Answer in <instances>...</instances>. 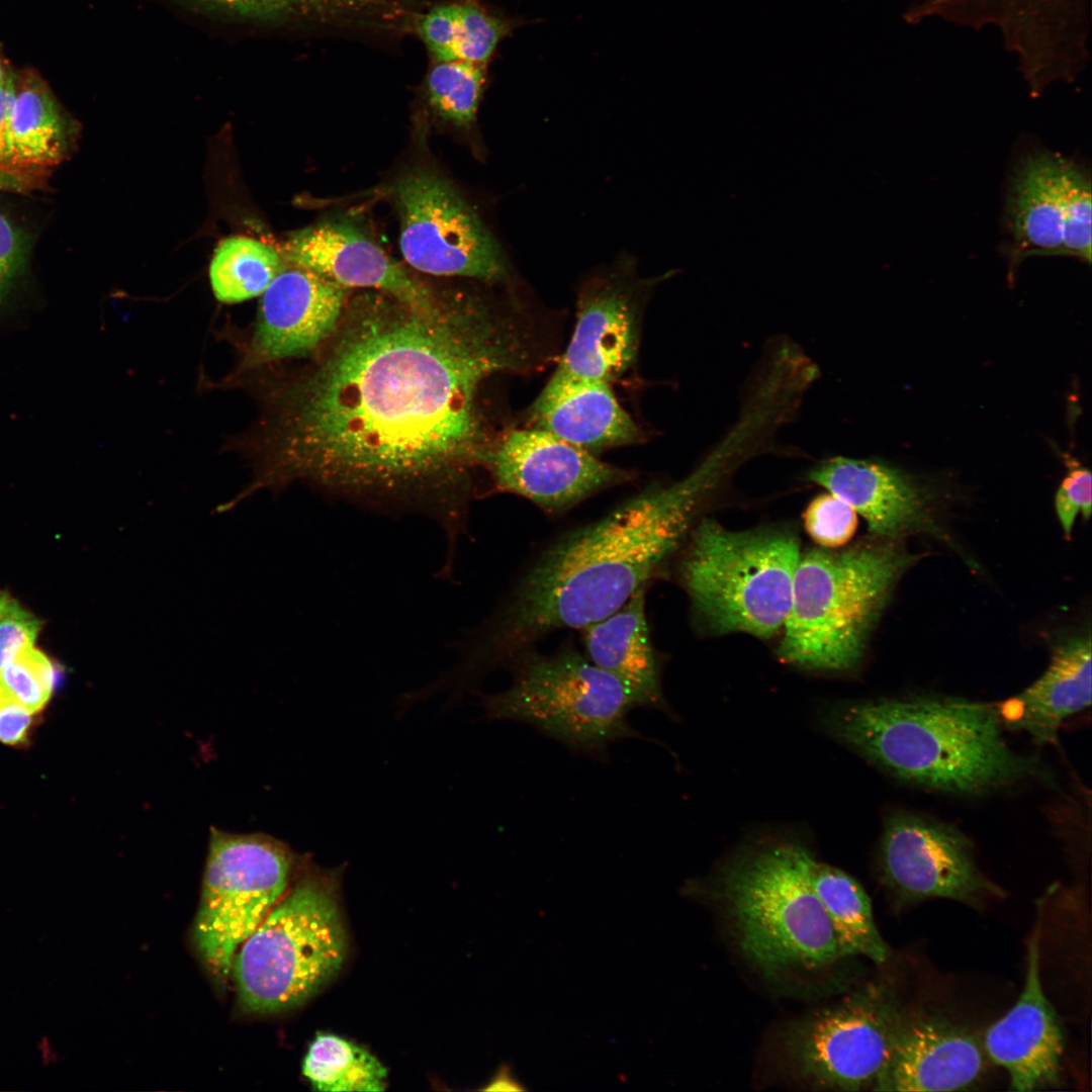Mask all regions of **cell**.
I'll return each mask as SVG.
<instances>
[{
	"label": "cell",
	"mask_w": 1092,
	"mask_h": 1092,
	"mask_svg": "<svg viewBox=\"0 0 1092 1092\" xmlns=\"http://www.w3.org/2000/svg\"><path fill=\"white\" fill-rule=\"evenodd\" d=\"M545 356L519 306L480 293L442 290L426 309L373 289L349 294L334 332L276 397L268 481L424 514L453 552L495 437L482 389Z\"/></svg>",
	"instance_id": "cell-1"
},
{
	"label": "cell",
	"mask_w": 1092,
	"mask_h": 1092,
	"mask_svg": "<svg viewBox=\"0 0 1092 1092\" xmlns=\"http://www.w3.org/2000/svg\"><path fill=\"white\" fill-rule=\"evenodd\" d=\"M706 470L650 485L549 544L463 647L461 667L481 679L544 636L581 630L646 587L690 530L710 488Z\"/></svg>",
	"instance_id": "cell-2"
},
{
	"label": "cell",
	"mask_w": 1092,
	"mask_h": 1092,
	"mask_svg": "<svg viewBox=\"0 0 1092 1092\" xmlns=\"http://www.w3.org/2000/svg\"><path fill=\"white\" fill-rule=\"evenodd\" d=\"M824 732L893 778L966 797L1049 780L1043 764L1013 750L995 705L922 696L833 704L818 713Z\"/></svg>",
	"instance_id": "cell-3"
},
{
	"label": "cell",
	"mask_w": 1092,
	"mask_h": 1092,
	"mask_svg": "<svg viewBox=\"0 0 1092 1092\" xmlns=\"http://www.w3.org/2000/svg\"><path fill=\"white\" fill-rule=\"evenodd\" d=\"M810 853L791 836L761 835L743 843L716 875L737 944L766 976L817 972L845 958L810 885Z\"/></svg>",
	"instance_id": "cell-4"
},
{
	"label": "cell",
	"mask_w": 1092,
	"mask_h": 1092,
	"mask_svg": "<svg viewBox=\"0 0 1092 1092\" xmlns=\"http://www.w3.org/2000/svg\"><path fill=\"white\" fill-rule=\"evenodd\" d=\"M919 557L903 540L876 537L844 550L807 551L795 571L779 656L810 670L855 666L893 589Z\"/></svg>",
	"instance_id": "cell-5"
},
{
	"label": "cell",
	"mask_w": 1092,
	"mask_h": 1092,
	"mask_svg": "<svg viewBox=\"0 0 1092 1092\" xmlns=\"http://www.w3.org/2000/svg\"><path fill=\"white\" fill-rule=\"evenodd\" d=\"M339 871L310 869L268 913L234 959L238 1001L250 1013L302 1004L342 968L347 936Z\"/></svg>",
	"instance_id": "cell-6"
},
{
	"label": "cell",
	"mask_w": 1092,
	"mask_h": 1092,
	"mask_svg": "<svg viewBox=\"0 0 1092 1092\" xmlns=\"http://www.w3.org/2000/svg\"><path fill=\"white\" fill-rule=\"evenodd\" d=\"M507 669L511 686L481 695L486 720L524 722L572 752L600 760L614 742L648 739L629 721L640 707L634 695L572 646L550 654L528 648Z\"/></svg>",
	"instance_id": "cell-7"
},
{
	"label": "cell",
	"mask_w": 1092,
	"mask_h": 1092,
	"mask_svg": "<svg viewBox=\"0 0 1092 1092\" xmlns=\"http://www.w3.org/2000/svg\"><path fill=\"white\" fill-rule=\"evenodd\" d=\"M799 558L791 533L735 532L705 519L693 532L678 575L713 629L765 639L785 625Z\"/></svg>",
	"instance_id": "cell-8"
},
{
	"label": "cell",
	"mask_w": 1092,
	"mask_h": 1092,
	"mask_svg": "<svg viewBox=\"0 0 1092 1092\" xmlns=\"http://www.w3.org/2000/svg\"><path fill=\"white\" fill-rule=\"evenodd\" d=\"M296 861L271 836L211 829L194 940L216 978L230 976L241 945L286 893Z\"/></svg>",
	"instance_id": "cell-9"
},
{
	"label": "cell",
	"mask_w": 1092,
	"mask_h": 1092,
	"mask_svg": "<svg viewBox=\"0 0 1092 1092\" xmlns=\"http://www.w3.org/2000/svg\"><path fill=\"white\" fill-rule=\"evenodd\" d=\"M391 194L400 222V251L414 269L484 283L508 278L498 242L445 178L416 168L394 181Z\"/></svg>",
	"instance_id": "cell-10"
},
{
	"label": "cell",
	"mask_w": 1092,
	"mask_h": 1092,
	"mask_svg": "<svg viewBox=\"0 0 1092 1092\" xmlns=\"http://www.w3.org/2000/svg\"><path fill=\"white\" fill-rule=\"evenodd\" d=\"M900 1018L882 988L866 987L795 1023L787 1034V1051L815 1088H873Z\"/></svg>",
	"instance_id": "cell-11"
},
{
	"label": "cell",
	"mask_w": 1092,
	"mask_h": 1092,
	"mask_svg": "<svg viewBox=\"0 0 1092 1092\" xmlns=\"http://www.w3.org/2000/svg\"><path fill=\"white\" fill-rule=\"evenodd\" d=\"M878 857L883 884L905 902L943 898L981 906L1001 895L977 866L966 835L929 817L905 811L890 814Z\"/></svg>",
	"instance_id": "cell-12"
},
{
	"label": "cell",
	"mask_w": 1092,
	"mask_h": 1092,
	"mask_svg": "<svg viewBox=\"0 0 1092 1092\" xmlns=\"http://www.w3.org/2000/svg\"><path fill=\"white\" fill-rule=\"evenodd\" d=\"M495 490L522 496L548 515H559L608 488L634 479L553 434L512 429L494 437L482 464Z\"/></svg>",
	"instance_id": "cell-13"
},
{
	"label": "cell",
	"mask_w": 1092,
	"mask_h": 1092,
	"mask_svg": "<svg viewBox=\"0 0 1092 1092\" xmlns=\"http://www.w3.org/2000/svg\"><path fill=\"white\" fill-rule=\"evenodd\" d=\"M650 283L623 267L593 276L581 286L574 329L555 374L609 382L635 363L644 299Z\"/></svg>",
	"instance_id": "cell-14"
},
{
	"label": "cell",
	"mask_w": 1092,
	"mask_h": 1092,
	"mask_svg": "<svg viewBox=\"0 0 1092 1092\" xmlns=\"http://www.w3.org/2000/svg\"><path fill=\"white\" fill-rule=\"evenodd\" d=\"M280 253L288 264L346 289L382 291L416 308H430L442 292L413 275L347 222L327 220L300 230L288 238Z\"/></svg>",
	"instance_id": "cell-15"
},
{
	"label": "cell",
	"mask_w": 1092,
	"mask_h": 1092,
	"mask_svg": "<svg viewBox=\"0 0 1092 1092\" xmlns=\"http://www.w3.org/2000/svg\"><path fill=\"white\" fill-rule=\"evenodd\" d=\"M349 290L286 262L261 294L251 346L253 360L307 358L334 332Z\"/></svg>",
	"instance_id": "cell-16"
},
{
	"label": "cell",
	"mask_w": 1092,
	"mask_h": 1092,
	"mask_svg": "<svg viewBox=\"0 0 1092 1092\" xmlns=\"http://www.w3.org/2000/svg\"><path fill=\"white\" fill-rule=\"evenodd\" d=\"M229 23L377 42L393 28L402 0H166Z\"/></svg>",
	"instance_id": "cell-17"
},
{
	"label": "cell",
	"mask_w": 1092,
	"mask_h": 1092,
	"mask_svg": "<svg viewBox=\"0 0 1092 1092\" xmlns=\"http://www.w3.org/2000/svg\"><path fill=\"white\" fill-rule=\"evenodd\" d=\"M1039 926L1028 942L1024 988L1014 1006L985 1032L989 1058L1003 1067L1015 1091L1058 1084L1064 1036L1057 1013L1041 986Z\"/></svg>",
	"instance_id": "cell-18"
},
{
	"label": "cell",
	"mask_w": 1092,
	"mask_h": 1092,
	"mask_svg": "<svg viewBox=\"0 0 1092 1092\" xmlns=\"http://www.w3.org/2000/svg\"><path fill=\"white\" fill-rule=\"evenodd\" d=\"M809 478L861 516L872 537L904 540L927 535L948 546L953 544L921 489L899 470L875 461L839 456L819 464Z\"/></svg>",
	"instance_id": "cell-19"
},
{
	"label": "cell",
	"mask_w": 1092,
	"mask_h": 1092,
	"mask_svg": "<svg viewBox=\"0 0 1092 1092\" xmlns=\"http://www.w3.org/2000/svg\"><path fill=\"white\" fill-rule=\"evenodd\" d=\"M978 1039L936 1017L900 1018L889 1057L873 1089L953 1091L972 1085L984 1068Z\"/></svg>",
	"instance_id": "cell-20"
},
{
	"label": "cell",
	"mask_w": 1092,
	"mask_h": 1092,
	"mask_svg": "<svg viewBox=\"0 0 1092 1092\" xmlns=\"http://www.w3.org/2000/svg\"><path fill=\"white\" fill-rule=\"evenodd\" d=\"M533 427L596 454L638 443L641 431L609 382L553 373L531 407Z\"/></svg>",
	"instance_id": "cell-21"
},
{
	"label": "cell",
	"mask_w": 1092,
	"mask_h": 1092,
	"mask_svg": "<svg viewBox=\"0 0 1092 1092\" xmlns=\"http://www.w3.org/2000/svg\"><path fill=\"white\" fill-rule=\"evenodd\" d=\"M1061 159L1060 154L1037 150L1023 156L1011 175L1004 214L1009 280L1025 259L1063 256Z\"/></svg>",
	"instance_id": "cell-22"
},
{
	"label": "cell",
	"mask_w": 1092,
	"mask_h": 1092,
	"mask_svg": "<svg viewBox=\"0 0 1092 1092\" xmlns=\"http://www.w3.org/2000/svg\"><path fill=\"white\" fill-rule=\"evenodd\" d=\"M1091 705V637L1066 639L1045 671L1028 688L995 705L1003 727L1027 733L1038 744L1057 740L1060 727Z\"/></svg>",
	"instance_id": "cell-23"
},
{
	"label": "cell",
	"mask_w": 1092,
	"mask_h": 1092,
	"mask_svg": "<svg viewBox=\"0 0 1092 1092\" xmlns=\"http://www.w3.org/2000/svg\"><path fill=\"white\" fill-rule=\"evenodd\" d=\"M646 590L639 589L617 611L581 629L584 655L620 680L640 707L673 718L662 691L661 663L650 638Z\"/></svg>",
	"instance_id": "cell-24"
},
{
	"label": "cell",
	"mask_w": 1092,
	"mask_h": 1092,
	"mask_svg": "<svg viewBox=\"0 0 1092 1092\" xmlns=\"http://www.w3.org/2000/svg\"><path fill=\"white\" fill-rule=\"evenodd\" d=\"M14 87L10 160L22 170L48 176L49 170L73 154L80 125L34 71L14 73Z\"/></svg>",
	"instance_id": "cell-25"
},
{
	"label": "cell",
	"mask_w": 1092,
	"mask_h": 1092,
	"mask_svg": "<svg viewBox=\"0 0 1092 1092\" xmlns=\"http://www.w3.org/2000/svg\"><path fill=\"white\" fill-rule=\"evenodd\" d=\"M514 26L484 0H433L418 16L412 34L422 42L429 63L487 65Z\"/></svg>",
	"instance_id": "cell-26"
},
{
	"label": "cell",
	"mask_w": 1092,
	"mask_h": 1092,
	"mask_svg": "<svg viewBox=\"0 0 1092 1092\" xmlns=\"http://www.w3.org/2000/svg\"><path fill=\"white\" fill-rule=\"evenodd\" d=\"M810 885L821 902L844 957L862 956L877 964L889 948L875 924L869 896L850 875L815 858L807 859Z\"/></svg>",
	"instance_id": "cell-27"
},
{
	"label": "cell",
	"mask_w": 1092,
	"mask_h": 1092,
	"mask_svg": "<svg viewBox=\"0 0 1092 1092\" xmlns=\"http://www.w3.org/2000/svg\"><path fill=\"white\" fill-rule=\"evenodd\" d=\"M281 253L247 237L220 241L211 259L209 279L217 300L237 303L261 295L285 267Z\"/></svg>",
	"instance_id": "cell-28"
},
{
	"label": "cell",
	"mask_w": 1092,
	"mask_h": 1092,
	"mask_svg": "<svg viewBox=\"0 0 1092 1092\" xmlns=\"http://www.w3.org/2000/svg\"><path fill=\"white\" fill-rule=\"evenodd\" d=\"M302 1072L318 1091H383L386 1068L368 1051L335 1034H317Z\"/></svg>",
	"instance_id": "cell-29"
},
{
	"label": "cell",
	"mask_w": 1092,
	"mask_h": 1092,
	"mask_svg": "<svg viewBox=\"0 0 1092 1092\" xmlns=\"http://www.w3.org/2000/svg\"><path fill=\"white\" fill-rule=\"evenodd\" d=\"M487 81V65L469 62L429 63L422 91L434 115L468 128L476 119Z\"/></svg>",
	"instance_id": "cell-30"
},
{
	"label": "cell",
	"mask_w": 1092,
	"mask_h": 1092,
	"mask_svg": "<svg viewBox=\"0 0 1092 1092\" xmlns=\"http://www.w3.org/2000/svg\"><path fill=\"white\" fill-rule=\"evenodd\" d=\"M1060 196L1063 214V256L1091 262V178L1084 167L1062 157Z\"/></svg>",
	"instance_id": "cell-31"
},
{
	"label": "cell",
	"mask_w": 1092,
	"mask_h": 1092,
	"mask_svg": "<svg viewBox=\"0 0 1092 1092\" xmlns=\"http://www.w3.org/2000/svg\"><path fill=\"white\" fill-rule=\"evenodd\" d=\"M55 685V669L48 656L29 647L0 669V686L29 712L40 711Z\"/></svg>",
	"instance_id": "cell-32"
},
{
	"label": "cell",
	"mask_w": 1092,
	"mask_h": 1092,
	"mask_svg": "<svg viewBox=\"0 0 1092 1092\" xmlns=\"http://www.w3.org/2000/svg\"><path fill=\"white\" fill-rule=\"evenodd\" d=\"M804 523L807 533L818 545L825 549H837L854 535L857 514L833 493H823L808 505Z\"/></svg>",
	"instance_id": "cell-33"
},
{
	"label": "cell",
	"mask_w": 1092,
	"mask_h": 1092,
	"mask_svg": "<svg viewBox=\"0 0 1092 1092\" xmlns=\"http://www.w3.org/2000/svg\"><path fill=\"white\" fill-rule=\"evenodd\" d=\"M40 629L41 621L0 588V669L32 647Z\"/></svg>",
	"instance_id": "cell-34"
},
{
	"label": "cell",
	"mask_w": 1092,
	"mask_h": 1092,
	"mask_svg": "<svg viewBox=\"0 0 1092 1092\" xmlns=\"http://www.w3.org/2000/svg\"><path fill=\"white\" fill-rule=\"evenodd\" d=\"M1066 461L1069 473L1057 490L1055 509L1063 533L1070 539L1077 517L1081 514L1087 520L1091 515L1092 484L1087 468L1070 458Z\"/></svg>",
	"instance_id": "cell-35"
},
{
	"label": "cell",
	"mask_w": 1092,
	"mask_h": 1092,
	"mask_svg": "<svg viewBox=\"0 0 1092 1092\" xmlns=\"http://www.w3.org/2000/svg\"><path fill=\"white\" fill-rule=\"evenodd\" d=\"M28 250L26 233L0 211V300L22 270Z\"/></svg>",
	"instance_id": "cell-36"
},
{
	"label": "cell",
	"mask_w": 1092,
	"mask_h": 1092,
	"mask_svg": "<svg viewBox=\"0 0 1092 1092\" xmlns=\"http://www.w3.org/2000/svg\"><path fill=\"white\" fill-rule=\"evenodd\" d=\"M14 93V73L11 72L5 82L0 85V158L11 165L13 164L9 155V130Z\"/></svg>",
	"instance_id": "cell-37"
},
{
	"label": "cell",
	"mask_w": 1092,
	"mask_h": 1092,
	"mask_svg": "<svg viewBox=\"0 0 1092 1092\" xmlns=\"http://www.w3.org/2000/svg\"><path fill=\"white\" fill-rule=\"evenodd\" d=\"M44 178L47 176L24 171L0 158V189L24 192L39 188Z\"/></svg>",
	"instance_id": "cell-38"
},
{
	"label": "cell",
	"mask_w": 1092,
	"mask_h": 1092,
	"mask_svg": "<svg viewBox=\"0 0 1092 1092\" xmlns=\"http://www.w3.org/2000/svg\"><path fill=\"white\" fill-rule=\"evenodd\" d=\"M10 73L11 71L9 70L8 66L6 65L0 54V85L5 82Z\"/></svg>",
	"instance_id": "cell-39"
}]
</instances>
